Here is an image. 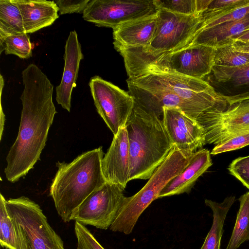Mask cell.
<instances>
[{"label": "cell", "mask_w": 249, "mask_h": 249, "mask_svg": "<svg viewBox=\"0 0 249 249\" xmlns=\"http://www.w3.org/2000/svg\"><path fill=\"white\" fill-rule=\"evenodd\" d=\"M24 89L17 138L6 158L4 173L12 183L25 176L39 160L49 129L57 113L53 101V86L35 64L22 71Z\"/></svg>", "instance_id": "1"}, {"label": "cell", "mask_w": 249, "mask_h": 249, "mask_svg": "<svg viewBox=\"0 0 249 249\" xmlns=\"http://www.w3.org/2000/svg\"><path fill=\"white\" fill-rule=\"evenodd\" d=\"M11 0L21 13L27 34L49 26L59 18L58 8L54 0Z\"/></svg>", "instance_id": "17"}, {"label": "cell", "mask_w": 249, "mask_h": 249, "mask_svg": "<svg viewBox=\"0 0 249 249\" xmlns=\"http://www.w3.org/2000/svg\"><path fill=\"white\" fill-rule=\"evenodd\" d=\"M0 47V53L4 51L6 54H14L21 59H28L32 55V46L29 36L26 33L11 35Z\"/></svg>", "instance_id": "24"}, {"label": "cell", "mask_w": 249, "mask_h": 249, "mask_svg": "<svg viewBox=\"0 0 249 249\" xmlns=\"http://www.w3.org/2000/svg\"><path fill=\"white\" fill-rule=\"evenodd\" d=\"M5 205L26 249H65L62 240L37 203L22 196L6 200Z\"/></svg>", "instance_id": "6"}, {"label": "cell", "mask_w": 249, "mask_h": 249, "mask_svg": "<svg viewBox=\"0 0 249 249\" xmlns=\"http://www.w3.org/2000/svg\"><path fill=\"white\" fill-rule=\"evenodd\" d=\"M231 174L249 189V156L233 160L228 167Z\"/></svg>", "instance_id": "29"}, {"label": "cell", "mask_w": 249, "mask_h": 249, "mask_svg": "<svg viewBox=\"0 0 249 249\" xmlns=\"http://www.w3.org/2000/svg\"><path fill=\"white\" fill-rule=\"evenodd\" d=\"M214 52V48L199 45L188 46L171 53H162L149 73H175L202 79L212 71Z\"/></svg>", "instance_id": "11"}, {"label": "cell", "mask_w": 249, "mask_h": 249, "mask_svg": "<svg viewBox=\"0 0 249 249\" xmlns=\"http://www.w3.org/2000/svg\"><path fill=\"white\" fill-rule=\"evenodd\" d=\"M212 164L211 153L208 149H201L194 152L187 166L166 184L158 198L189 193L198 178Z\"/></svg>", "instance_id": "16"}, {"label": "cell", "mask_w": 249, "mask_h": 249, "mask_svg": "<svg viewBox=\"0 0 249 249\" xmlns=\"http://www.w3.org/2000/svg\"><path fill=\"white\" fill-rule=\"evenodd\" d=\"M74 230L77 249H105L85 225L75 222Z\"/></svg>", "instance_id": "28"}, {"label": "cell", "mask_w": 249, "mask_h": 249, "mask_svg": "<svg viewBox=\"0 0 249 249\" xmlns=\"http://www.w3.org/2000/svg\"><path fill=\"white\" fill-rule=\"evenodd\" d=\"M157 21L158 12L113 28L114 48L148 46L155 34Z\"/></svg>", "instance_id": "15"}, {"label": "cell", "mask_w": 249, "mask_h": 249, "mask_svg": "<svg viewBox=\"0 0 249 249\" xmlns=\"http://www.w3.org/2000/svg\"><path fill=\"white\" fill-rule=\"evenodd\" d=\"M90 0H54L60 15L73 13H83Z\"/></svg>", "instance_id": "30"}, {"label": "cell", "mask_w": 249, "mask_h": 249, "mask_svg": "<svg viewBox=\"0 0 249 249\" xmlns=\"http://www.w3.org/2000/svg\"><path fill=\"white\" fill-rule=\"evenodd\" d=\"M25 33L18 8L11 0H0V46L13 35Z\"/></svg>", "instance_id": "20"}, {"label": "cell", "mask_w": 249, "mask_h": 249, "mask_svg": "<svg viewBox=\"0 0 249 249\" xmlns=\"http://www.w3.org/2000/svg\"><path fill=\"white\" fill-rule=\"evenodd\" d=\"M153 0L158 10L162 9L185 15L198 14L197 12L196 0Z\"/></svg>", "instance_id": "26"}, {"label": "cell", "mask_w": 249, "mask_h": 249, "mask_svg": "<svg viewBox=\"0 0 249 249\" xmlns=\"http://www.w3.org/2000/svg\"><path fill=\"white\" fill-rule=\"evenodd\" d=\"M6 199L0 195V243L7 249H26L24 241L7 212Z\"/></svg>", "instance_id": "22"}, {"label": "cell", "mask_w": 249, "mask_h": 249, "mask_svg": "<svg viewBox=\"0 0 249 249\" xmlns=\"http://www.w3.org/2000/svg\"><path fill=\"white\" fill-rule=\"evenodd\" d=\"M158 11L153 0H90L83 18L96 26L113 29Z\"/></svg>", "instance_id": "10"}, {"label": "cell", "mask_w": 249, "mask_h": 249, "mask_svg": "<svg viewBox=\"0 0 249 249\" xmlns=\"http://www.w3.org/2000/svg\"><path fill=\"white\" fill-rule=\"evenodd\" d=\"M83 58L77 34L75 30L72 31L65 46V62L61 81L55 88L57 103L68 112L71 109V93L75 86L80 63Z\"/></svg>", "instance_id": "14"}, {"label": "cell", "mask_w": 249, "mask_h": 249, "mask_svg": "<svg viewBox=\"0 0 249 249\" xmlns=\"http://www.w3.org/2000/svg\"><path fill=\"white\" fill-rule=\"evenodd\" d=\"M172 145L194 153L206 143L201 126L194 119L177 107H164L162 119Z\"/></svg>", "instance_id": "12"}, {"label": "cell", "mask_w": 249, "mask_h": 249, "mask_svg": "<svg viewBox=\"0 0 249 249\" xmlns=\"http://www.w3.org/2000/svg\"><path fill=\"white\" fill-rule=\"evenodd\" d=\"M212 72L218 82L231 81L234 86H242L249 83V64L240 68L213 65Z\"/></svg>", "instance_id": "25"}, {"label": "cell", "mask_w": 249, "mask_h": 249, "mask_svg": "<svg viewBox=\"0 0 249 249\" xmlns=\"http://www.w3.org/2000/svg\"><path fill=\"white\" fill-rule=\"evenodd\" d=\"M238 200L239 209L226 249H237L244 242L249 240V192L242 195Z\"/></svg>", "instance_id": "21"}, {"label": "cell", "mask_w": 249, "mask_h": 249, "mask_svg": "<svg viewBox=\"0 0 249 249\" xmlns=\"http://www.w3.org/2000/svg\"><path fill=\"white\" fill-rule=\"evenodd\" d=\"M249 145V131L233 136L215 145L211 154L215 155L221 153L240 149Z\"/></svg>", "instance_id": "27"}, {"label": "cell", "mask_w": 249, "mask_h": 249, "mask_svg": "<svg viewBox=\"0 0 249 249\" xmlns=\"http://www.w3.org/2000/svg\"><path fill=\"white\" fill-rule=\"evenodd\" d=\"M232 41H249V31L244 32L238 36L233 38L230 44Z\"/></svg>", "instance_id": "31"}, {"label": "cell", "mask_w": 249, "mask_h": 249, "mask_svg": "<svg viewBox=\"0 0 249 249\" xmlns=\"http://www.w3.org/2000/svg\"><path fill=\"white\" fill-rule=\"evenodd\" d=\"M196 120L204 130L206 143L215 145L249 131V93L224 96Z\"/></svg>", "instance_id": "5"}, {"label": "cell", "mask_w": 249, "mask_h": 249, "mask_svg": "<svg viewBox=\"0 0 249 249\" xmlns=\"http://www.w3.org/2000/svg\"><path fill=\"white\" fill-rule=\"evenodd\" d=\"M102 171L107 182L124 189L130 174L129 142L126 127L114 135L111 145L103 157Z\"/></svg>", "instance_id": "13"}, {"label": "cell", "mask_w": 249, "mask_h": 249, "mask_svg": "<svg viewBox=\"0 0 249 249\" xmlns=\"http://www.w3.org/2000/svg\"><path fill=\"white\" fill-rule=\"evenodd\" d=\"M249 64V52L230 44L215 48L214 65L240 68Z\"/></svg>", "instance_id": "23"}, {"label": "cell", "mask_w": 249, "mask_h": 249, "mask_svg": "<svg viewBox=\"0 0 249 249\" xmlns=\"http://www.w3.org/2000/svg\"><path fill=\"white\" fill-rule=\"evenodd\" d=\"M248 31L249 14L241 19L223 23L196 32L184 47L201 45L216 48L230 44L233 38Z\"/></svg>", "instance_id": "18"}, {"label": "cell", "mask_w": 249, "mask_h": 249, "mask_svg": "<svg viewBox=\"0 0 249 249\" xmlns=\"http://www.w3.org/2000/svg\"><path fill=\"white\" fill-rule=\"evenodd\" d=\"M89 86L100 116L114 135L125 127L134 107L133 97L99 76L92 77Z\"/></svg>", "instance_id": "8"}, {"label": "cell", "mask_w": 249, "mask_h": 249, "mask_svg": "<svg viewBox=\"0 0 249 249\" xmlns=\"http://www.w3.org/2000/svg\"><path fill=\"white\" fill-rule=\"evenodd\" d=\"M235 201V196L227 197L221 203L206 199L205 204L213 213V223L200 249H220L223 226L227 214Z\"/></svg>", "instance_id": "19"}, {"label": "cell", "mask_w": 249, "mask_h": 249, "mask_svg": "<svg viewBox=\"0 0 249 249\" xmlns=\"http://www.w3.org/2000/svg\"><path fill=\"white\" fill-rule=\"evenodd\" d=\"M119 186L107 182L90 194L74 212L72 220L107 230L114 221L125 197Z\"/></svg>", "instance_id": "9"}, {"label": "cell", "mask_w": 249, "mask_h": 249, "mask_svg": "<svg viewBox=\"0 0 249 249\" xmlns=\"http://www.w3.org/2000/svg\"><path fill=\"white\" fill-rule=\"evenodd\" d=\"M102 146L82 153L70 163L58 161V170L52 180L50 195L56 210L65 222L72 220L80 204L107 181L102 163Z\"/></svg>", "instance_id": "2"}, {"label": "cell", "mask_w": 249, "mask_h": 249, "mask_svg": "<svg viewBox=\"0 0 249 249\" xmlns=\"http://www.w3.org/2000/svg\"><path fill=\"white\" fill-rule=\"evenodd\" d=\"M193 154L173 146L146 184L134 195L125 197L110 230L126 235L131 233L143 211L158 198L166 184L187 166Z\"/></svg>", "instance_id": "4"}, {"label": "cell", "mask_w": 249, "mask_h": 249, "mask_svg": "<svg viewBox=\"0 0 249 249\" xmlns=\"http://www.w3.org/2000/svg\"><path fill=\"white\" fill-rule=\"evenodd\" d=\"M201 15H185L158 9L155 34L149 45L144 48L157 54L171 53L184 48L198 29Z\"/></svg>", "instance_id": "7"}, {"label": "cell", "mask_w": 249, "mask_h": 249, "mask_svg": "<svg viewBox=\"0 0 249 249\" xmlns=\"http://www.w3.org/2000/svg\"><path fill=\"white\" fill-rule=\"evenodd\" d=\"M125 127L129 148V181L149 179L172 148L162 119L134 105Z\"/></svg>", "instance_id": "3"}]
</instances>
